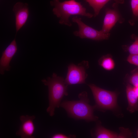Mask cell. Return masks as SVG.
Listing matches in <instances>:
<instances>
[{"label": "cell", "mask_w": 138, "mask_h": 138, "mask_svg": "<svg viewBox=\"0 0 138 138\" xmlns=\"http://www.w3.org/2000/svg\"><path fill=\"white\" fill-rule=\"evenodd\" d=\"M78 96V100L64 101L61 103L60 107L65 110L69 117L74 119L87 121L97 120L98 117L93 114L95 107L89 104L87 92L83 91Z\"/></svg>", "instance_id": "6da1fadb"}, {"label": "cell", "mask_w": 138, "mask_h": 138, "mask_svg": "<svg viewBox=\"0 0 138 138\" xmlns=\"http://www.w3.org/2000/svg\"><path fill=\"white\" fill-rule=\"evenodd\" d=\"M50 4L54 7L52 10L53 14L60 19L59 23L69 27L72 25L69 20L71 16L80 15L88 18L94 16L93 14L87 13L86 8L81 3L75 0L65 1L63 2H60L59 0H53L50 2Z\"/></svg>", "instance_id": "7a4b0ae2"}, {"label": "cell", "mask_w": 138, "mask_h": 138, "mask_svg": "<svg viewBox=\"0 0 138 138\" xmlns=\"http://www.w3.org/2000/svg\"><path fill=\"white\" fill-rule=\"evenodd\" d=\"M42 81L48 87L49 105L47 111L52 117L54 114L55 108L60 107L63 97L68 95V85L65 83L63 77L58 76L55 73L53 74L51 77H48L47 79L42 80Z\"/></svg>", "instance_id": "3957f363"}, {"label": "cell", "mask_w": 138, "mask_h": 138, "mask_svg": "<svg viewBox=\"0 0 138 138\" xmlns=\"http://www.w3.org/2000/svg\"><path fill=\"white\" fill-rule=\"evenodd\" d=\"M96 105L95 108L112 109L117 105V95L114 92L108 91L100 88L94 84H89Z\"/></svg>", "instance_id": "277c9868"}, {"label": "cell", "mask_w": 138, "mask_h": 138, "mask_svg": "<svg viewBox=\"0 0 138 138\" xmlns=\"http://www.w3.org/2000/svg\"><path fill=\"white\" fill-rule=\"evenodd\" d=\"M87 61H83L77 65L71 63L68 66L66 77L65 79L68 85L85 83L87 74L86 70L88 67Z\"/></svg>", "instance_id": "5b68a950"}, {"label": "cell", "mask_w": 138, "mask_h": 138, "mask_svg": "<svg viewBox=\"0 0 138 138\" xmlns=\"http://www.w3.org/2000/svg\"><path fill=\"white\" fill-rule=\"evenodd\" d=\"M72 21L78 25L79 30L74 32L73 34L82 39L87 38L96 40H101L108 39L110 33H106L101 30L99 31L85 24L82 19L77 16L73 17Z\"/></svg>", "instance_id": "8992f818"}, {"label": "cell", "mask_w": 138, "mask_h": 138, "mask_svg": "<svg viewBox=\"0 0 138 138\" xmlns=\"http://www.w3.org/2000/svg\"><path fill=\"white\" fill-rule=\"evenodd\" d=\"M118 4H113L112 8H107L105 10V15L102 29L103 32L109 33L111 29L117 22L122 24L124 21L120 13L118 8Z\"/></svg>", "instance_id": "52a82bcc"}, {"label": "cell", "mask_w": 138, "mask_h": 138, "mask_svg": "<svg viewBox=\"0 0 138 138\" xmlns=\"http://www.w3.org/2000/svg\"><path fill=\"white\" fill-rule=\"evenodd\" d=\"M34 116L22 115L20 117L21 124L19 130L16 132V135L22 138H34L33 136L35 130L33 120Z\"/></svg>", "instance_id": "ba28073f"}, {"label": "cell", "mask_w": 138, "mask_h": 138, "mask_svg": "<svg viewBox=\"0 0 138 138\" xmlns=\"http://www.w3.org/2000/svg\"><path fill=\"white\" fill-rule=\"evenodd\" d=\"M17 50L15 38L2 53L0 60V73L2 75L5 71H8L10 69V61L16 54Z\"/></svg>", "instance_id": "9c48e42d"}, {"label": "cell", "mask_w": 138, "mask_h": 138, "mask_svg": "<svg viewBox=\"0 0 138 138\" xmlns=\"http://www.w3.org/2000/svg\"><path fill=\"white\" fill-rule=\"evenodd\" d=\"M13 10L15 17L16 34L18 31L25 24L28 18L29 15L28 4L17 2L14 5Z\"/></svg>", "instance_id": "30bf717a"}, {"label": "cell", "mask_w": 138, "mask_h": 138, "mask_svg": "<svg viewBox=\"0 0 138 138\" xmlns=\"http://www.w3.org/2000/svg\"><path fill=\"white\" fill-rule=\"evenodd\" d=\"M126 93L128 102L127 110L133 113L138 110V97L135 94L134 88L128 84L126 87Z\"/></svg>", "instance_id": "8fae6325"}, {"label": "cell", "mask_w": 138, "mask_h": 138, "mask_svg": "<svg viewBox=\"0 0 138 138\" xmlns=\"http://www.w3.org/2000/svg\"><path fill=\"white\" fill-rule=\"evenodd\" d=\"M95 128L93 135L97 138H115L123 137L124 136L114 133L106 129L99 124H98Z\"/></svg>", "instance_id": "7c38bea8"}, {"label": "cell", "mask_w": 138, "mask_h": 138, "mask_svg": "<svg viewBox=\"0 0 138 138\" xmlns=\"http://www.w3.org/2000/svg\"><path fill=\"white\" fill-rule=\"evenodd\" d=\"M89 4L93 9L94 14V16L96 17L99 14L101 9L109 1L111 0H84ZM118 4H123L124 0H113Z\"/></svg>", "instance_id": "4fadbf2b"}, {"label": "cell", "mask_w": 138, "mask_h": 138, "mask_svg": "<svg viewBox=\"0 0 138 138\" xmlns=\"http://www.w3.org/2000/svg\"><path fill=\"white\" fill-rule=\"evenodd\" d=\"M99 64L104 69L111 70L114 68L115 64L113 60L110 57H104L100 59L98 61Z\"/></svg>", "instance_id": "5bb4252c"}, {"label": "cell", "mask_w": 138, "mask_h": 138, "mask_svg": "<svg viewBox=\"0 0 138 138\" xmlns=\"http://www.w3.org/2000/svg\"><path fill=\"white\" fill-rule=\"evenodd\" d=\"M131 4L132 17L129 22L131 25H133L138 20V0H131Z\"/></svg>", "instance_id": "9a60e30c"}, {"label": "cell", "mask_w": 138, "mask_h": 138, "mask_svg": "<svg viewBox=\"0 0 138 138\" xmlns=\"http://www.w3.org/2000/svg\"><path fill=\"white\" fill-rule=\"evenodd\" d=\"M131 37L134 40V41L130 45L127 47V50L130 54H138V36L133 34Z\"/></svg>", "instance_id": "2e32d148"}, {"label": "cell", "mask_w": 138, "mask_h": 138, "mask_svg": "<svg viewBox=\"0 0 138 138\" xmlns=\"http://www.w3.org/2000/svg\"><path fill=\"white\" fill-rule=\"evenodd\" d=\"M129 82L134 87L138 86V70L132 74L129 79Z\"/></svg>", "instance_id": "e0dca14e"}, {"label": "cell", "mask_w": 138, "mask_h": 138, "mask_svg": "<svg viewBox=\"0 0 138 138\" xmlns=\"http://www.w3.org/2000/svg\"><path fill=\"white\" fill-rule=\"evenodd\" d=\"M127 60L130 63L138 66V54H130Z\"/></svg>", "instance_id": "ac0fdd59"}, {"label": "cell", "mask_w": 138, "mask_h": 138, "mask_svg": "<svg viewBox=\"0 0 138 138\" xmlns=\"http://www.w3.org/2000/svg\"><path fill=\"white\" fill-rule=\"evenodd\" d=\"M76 136L75 135H67L61 133H57L52 135V138H75Z\"/></svg>", "instance_id": "d6986e66"}, {"label": "cell", "mask_w": 138, "mask_h": 138, "mask_svg": "<svg viewBox=\"0 0 138 138\" xmlns=\"http://www.w3.org/2000/svg\"><path fill=\"white\" fill-rule=\"evenodd\" d=\"M133 88L134 91L138 97V86L134 87Z\"/></svg>", "instance_id": "ffe728a7"}, {"label": "cell", "mask_w": 138, "mask_h": 138, "mask_svg": "<svg viewBox=\"0 0 138 138\" xmlns=\"http://www.w3.org/2000/svg\"><path fill=\"white\" fill-rule=\"evenodd\" d=\"M137 134H138V132H137Z\"/></svg>", "instance_id": "44dd1931"}]
</instances>
